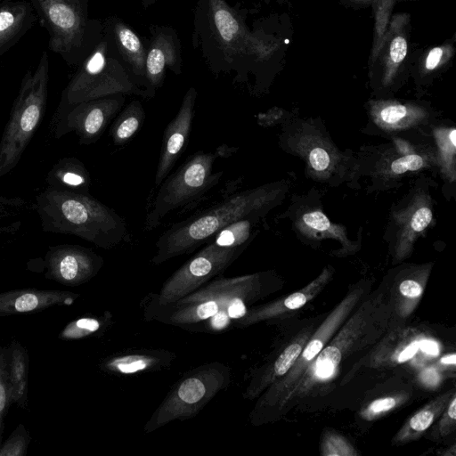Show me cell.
I'll use <instances>...</instances> for the list:
<instances>
[{
  "mask_svg": "<svg viewBox=\"0 0 456 456\" xmlns=\"http://www.w3.org/2000/svg\"><path fill=\"white\" fill-rule=\"evenodd\" d=\"M191 42L210 72L232 75L233 84L248 83L277 47L272 37L248 28L245 9L226 0H196Z\"/></svg>",
  "mask_w": 456,
  "mask_h": 456,
  "instance_id": "cell-1",
  "label": "cell"
},
{
  "mask_svg": "<svg viewBox=\"0 0 456 456\" xmlns=\"http://www.w3.org/2000/svg\"><path fill=\"white\" fill-rule=\"evenodd\" d=\"M400 322L385 292L363 298L274 410L285 411L303 400L330 394L344 363L370 350Z\"/></svg>",
  "mask_w": 456,
  "mask_h": 456,
  "instance_id": "cell-2",
  "label": "cell"
},
{
  "mask_svg": "<svg viewBox=\"0 0 456 456\" xmlns=\"http://www.w3.org/2000/svg\"><path fill=\"white\" fill-rule=\"evenodd\" d=\"M32 208L45 232L74 235L104 249L131 240L126 219L89 192L47 186Z\"/></svg>",
  "mask_w": 456,
  "mask_h": 456,
  "instance_id": "cell-3",
  "label": "cell"
},
{
  "mask_svg": "<svg viewBox=\"0 0 456 456\" xmlns=\"http://www.w3.org/2000/svg\"><path fill=\"white\" fill-rule=\"evenodd\" d=\"M278 194V188L273 185L243 191L173 224L158 238L156 254L151 262L159 265L191 253L233 222L260 217L275 203Z\"/></svg>",
  "mask_w": 456,
  "mask_h": 456,
  "instance_id": "cell-4",
  "label": "cell"
},
{
  "mask_svg": "<svg viewBox=\"0 0 456 456\" xmlns=\"http://www.w3.org/2000/svg\"><path fill=\"white\" fill-rule=\"evenodd\" d=\"M117 94L136 95L143 99L155 94L142 87L130 74L108 36L102 35L89 55L77 67L65 88L53 116L55 125L72 105Z\"/></svg>",
  "mask_w": 456,
  "mask_h": 456,
  "instance_id": "cell-5",
  "label": "cell"
},
{
  "mask_svg": "<svg viewBox=\"0 0 456 456\" xmlns=\"http://www.w3.org/2000/svg\"><path fill=\"white\" fill-rule=\"evenodd\" d=\"M49 37L48 48L77 67L99 42L102 20L89 16V0H28Z\"/></svg>",
  "mask_w": 456,
  "mask_h": 456,
  "instance_id": "cell-6",
  "label": "cell"
},
{
  "mask_svg": "<svg viewBox=\"0 0 456 456\" xmlns=\"http://www.w3.org/2000/svg\"><path fill=\"white\" fill-rule=\"evenodd\" d=\"M50 62L43 52L37 68L22 77L0 140V177L16 167L42 122L46 110Z\"/></svg>",
  "mask_w": 456,
  "mask_h": 456,
  "instance_id": "cell-7",
  "label": "cell"
},
{
  "mask_svg": "<svg viewBox=\"0 0 456 456\" xmlns=\"http://www.w3.org/2000/svg\"><path fill=\"white\" fill-rule=\"evenodd\" d=\"M221 153H225L221 148L195 152L163 180L148 209L145 232L156 229L167 215L188 206L219 183L223 172L213 173V165Z\"/></svg>",
  "mask_w": 456,
  "mask_h": 456,
  "instance_id": "cell-8",
  "label": "cell"
},
{
  "mask_svg": "<svg viewBox=\"0 0 456 456\" xmlns=\"http://www.w3.org/2000/svg\"><path fill=\"white\" fill-rule=\"evenodd\" d=\"M229 382L230 370L219 362L192 370L173 387L145 425V432L195 416Z\"/></svg>",
  "mask_w": 456,
  "mask_h": 456,
  "instance_id": "cell-9",
  "label": "cell"
},
{
  "mask_svg": "<svg viewBox=\"0 0 456 456\" xmlns=\"http://www.w3.org/2000/svg\"><path fill=\"white\" fill-rule=\"evenodd\" d=\"M442 343L427 328L400 322L389 330L358 363L372 369L404 367L419 370L442 354Z\"/></svg>",
  "mask_w": 456,
  "mask_h": 456,
  "instance_id": "cell-10",
  "label": "cell"
},
{
  "mask_svg": "<svg viewBox=\"0 0 456 456\" xmlns=\"http://www.w3.org/2000/svg\"><path fill=\"white\" fill-rule=\"evenodd\" d=\"M367 286L355 285L329 313L325 320L313 332L304 349L289 371L279 381L266 389L256 403V410H274L299 380L306 368L351 315L360 302L365 297Z\"/></svg>",
  "mask_w": 456,
  "mask_h": 456,
  "instance_id": "cell-11",
  "label": "cell"
},
{
  "mask_svg": "<svg viewBox=\"0 0 456 456\" xmlns=\"http://www.w3.org/2000/svg\"><path fill=\"white\" fill-rule=\"evenodd\" d=\"M263 286L262 273L233 278L218 277L172 304L214 299L218 304L219 312L200 331L219 332L227 330L232 321L236 322L247 314L248 307L263 294Z\"/></svg>",
  "mask_w": 456,
  "mask_h": 456,
  "instance_id": "cell-12",
  "label": "cell"
},
{
  "mask_svg": "<svg viewBox=\"0 0 456 456\" xmlns=\"http://www.w3.org/2000/svg\"><path fill=\"white\" fill-rule=\"evenodd\" d=\"M248 244L224 247L210 240L196 255L176 270L155 296V306L178 301L226 270L246 249Z\"/></svg>",
  "mask_w": 456,
  "mask_h": 456,
  "instance_id": "cell-13",
  "label": "cell"
},
{
  "mask_svg": "<svg viewBox=\"0 0 456 456\" xmlns=\"http://www.w3.org/2000/svg\"><path fill=\"white\" fill-rule=\"evenodd\" d=\"M411 15L393 13L379 46L369 57L370 82L378 88H390L409 67Z\"/></svg>",
  "mask_w": 456,
  "mask_h": 456,
  "instance_id": "cell-14",
  "label": "cell"
},
{
  "mask_svg": "<svg viewBox=\"0 0 456 456\" xmlns=\"http://www.w3.org/2000/svg\"><path fill=\"white\" fill-rule=\"evenodd\" d=\"M125 102L126 95L117 94L72 105L51 126L52 135L60 139L69 132H74L80 144H92L98 141Z\"/></svg>",
  "mask_w": 456,
  "mask_h": 456,
  "instance_id": "cell-15",
  "label": "cell"
},
{
  "mask_svg": "<svg viewBox=\"0 0 456 456\" xmlns=\"http://www.w3.org/2000/svg\"><path fill=\"white\" fill-rule=\"evenodd\" d=\"M42 264L46 279L76 287L88 282L99 273L103 258L89 248L59 244L48 248Z\"/></svg>",
  "mask_w": 456,
  "mask_h": 456,
  "instance_id": "cell-16",
  "label": "cell"
},
{
  "mask_svg": "<svg viewBox=\"0 0 456 456\" xmlns=\"http://www.w3.org/2000/svg\"><path fill=\"white\" fill-rule=\"evenodd\" d=\"M145 61V80L148 87L156 92L162 86L166 72L175 75L183 72L182 45L176 30L170 26L152 25L149 28Z\"/></svg>",
  "mask_w": 456,
  "mask_h": 456,
  "instance_id": "cell-17",
  "label": "cell"
},
{
  "mask_svg": "<svg viewBox=\"0 0 456 456\" xmlns=\"http://www.w3.org/2000/svg\"><path fill=\"white\" fill-rule=\"evenodd\" d=\"M197 97V89L193 86L188 88L176 115L165 128L154 179L156 187L169 175L185 147L195 113Z\"/></svg>",
  "mask_w": 456,
  "mask_h": 456,
  "instance_id": "cell-18",
  "label": "cell"
},
{
  "mask_svg": "<svg viewBox=\"0 0 456 456\" xmlns=\"http://www.w3.org/2000/svg\"><path fill=\"white\" fill-rule=\"evenodd\" d=\"M102 24L119 58L135 81L142 87L156 94L148 87L145 80L147 44L131 26L116 15L107 17Z\"/></svg>",
  "mask_w": 456,
  "mask_h": 456,
  "instance_id": "cell-19",
  "label": "cell"
},
{
  "mask_svg": "<svg viewBox=\"0 0 456 456\" xmlns=\"http://www.w3.org/2000/svg\"><path fill=\"white\" fill-rule=\"evenodd\" d=\"M333 273V270L327 266L314 280L299 290L276 301L249 309L243 318L235 322L236 326L247 327L260 322L273 320L304 307L323 290L332 279Z\"/></svg>",
  "mask_w": 456,
  "mask_h": 456,
  "instance_id": "cell-20",
  "label": "cell"
},
{
  "mask_svg": "<svg viewBox=\"0 0 456 456\" xmlns=\"http://www.w3.org/2000/svg\"><path fill=\"white\" fill-rule=\"evenodd\" d=\"M79 294L60 289H20L0 292V317L69 306Z\"/></svg>",
  "mask_w": 456,
  "mask_h": 456,
  "instance_id": "cell-21",
  "label": "cell"
},
{
  "mask_svg": "<svg viewBox=\"0 0 456 456\" xmlns=\"http://www.w3.org/2000/svg\"><path fill=\"white\" fill-rule=\"evenodd\" d=\"M431 271V265H416L401 271L395 278L389 302L396 318L404 322L418 307Z\"/></svg>",
  "mask_w": 456,
  "mask_h": 456,
  "instance_id": "cell-22",
  "label": "cell"
},
{
  "mask_svg": "<svg viewBox=\"0 0 456 456\" xmlns=\"http://www.w3.org/2000/svg\"><path fill=\"white\" fill-rule=\"evenodd\" d=\"M314 330H302L280 353L275 360L259 370L245 391L248 399L257 397L275 382L281 379L292 368Z\"/></svg>",
  "mask_w": 456,
  "mask_h": 456,
  "instance_id": "cell-23",
  "label": "cell"
},
{
  "mask_svg": "<svg viewBox=\"0 0 456 456\" xmlns=\"http://www.w3.org/2000/svg\"><path fill=\"white\" fill-rule=\"evenodd\" d=\"M395 258L401 261L411 252L414 240L430 224L433 214L427 196H417L396 217Z\"/></svg>",
  "mask_w": 456,
  "mask_h": 456,
  "instance_id": "cell-24",
  "label": "cell"
},
{
  "mask_svg": "<svg viewBox=\"0 0 456 456\" xmlns=\"http://www.w3.org/2000/svg\"><path fill=\"white\" fill-rule=\"evenodd\" d=\"M37 20L28 1L9 0L0 4V57L14 46Z\"/></svg>",
  "mask_w": 456,
  "mask_h": 456,
  "instance_id": "cell-25",
  "label": "cell"
},
{
  "mask_svg": "<svg viewBox=\"0 0 456 456\" xmlns=\"http://www.w3.org/2000/svg\"><path fill=\"white\" fill-rule=\"evenodd\" d=\"M453 393L454 388L445 391L410 416L394 436L392 444L402 445L422 437L443 413Z\"/></svg>",
  "mask_w": 456,
  "mask_h": 456,
  "instance_id": "cell-26",
  "label": "cell"
},
{
  "mask_svg": "<svg viewBox=\"0 0 456 456\" xmlns=\"http://www.w3.org/2000/svg\"><path fill=\"white\" fill-rule=\"evenodd\" d=\"M4 357L10 385L11 403L26 409L28 394L29 356L27 348L13 339L4 347Z\"/></svg>",
  "mask_w": 456,
  "mask_h": 456,
  "instance_id": "cell-27",
  "label": "cell"
},
{
  "mask_svg": "<svg viewBox=\"0 0 456 456\" xmlns=\"http://www.w3.org/2000/svg\"><path fill=\"white\" fill-rule=\"evenodd\" d=\"M45 181L50 187L76 192H89L91 186L87 168L74 157L60 159L47 173Z\"/></svg>",
  "mask_w": 456,
  "mask_h": 456,
  "instance_id": "cell-28",
  "label": "cell"
},
{
  "mask_svg": "<svg viewBox=\"0 0 456 456\" xmlns=\"http://www.w3.org/2000/svg\"><path fill=\"white\" fill-rule=\"evenodd\" d=\"M371 110L377 124L386 129H399L412 125L425 114L418 106L394 101L375 102Z\"/></svg>",
  "mask_w": 456,
  "mask_h": 456,
  "instance_id": "cell-29",
  "label": "cell"
},
{
  "mask_svg": "<svg viewBox=\"0 0 456 456\" xmlns=\"http://www.w3.org/2000/svg\"><path fill=\"white\" fill-rule=\"evenodd\" d=\"M456 53L455 37L424 51L416 60L414 74L419 80H428L452 62Z\"/></svg>",
  "mask_w": 456,
  "mask_h": 456,
  "instance_id": "cell-30",
  "label": "cell"
},
{
  "mask_svg": "<svg viewBox=\"0 0 456 456\" xmlns=\"http://www.w3.org/2000/svg\"><path fill=\"white\" fill-rule=\"evenodd\" d=\"M145 111L142 102L132 101L119 113L113 122L110 135L116 146L126 143L141 128L145 119Z\"/></svg>",
  "mask_w": 456,
  "mask_h": 456,
  "instance_id": "cell-31",
  "label": "cell"
},
{
  "mask_svg": "<svg viewBox=\"0 0 456 456\" xmlns=\"http://www.w3.org/2000/svg\"><path fill=\"white\" fill-rule=\"evenodd\" d=\"M167 355H161L160 353L131 354L112 357L102 362V368L110 372L135 373L138 371L151 370L162 362L167 363Z\"/></svg>",
  "mask_w": 456,
  "mask_h": 456,
  "instance_id": "cell-32",
  "label": "cell"
},
{
  "mask_svg": "<svg viewBox=\"0 0 456 456\" xmlns=\"http://www.w3.org/2000/svg\"><path fill=\"white\" fill-rule=\"evenodd\" d=\"M300 230L305 232L307 236L314 238H337L341 242L346 241V231L340 225L332 224L329 218L321 210H312L304 213L300 218Z\"/></svg>",
  "mask_w": 456,
  "mask_h": 456,
  "instance_id": "cell-33",
  "label": "cell"
},
{
  "mask_svg": "<svg viewBox=\"0 0 456 456\" xmlns=\"http://www.w3.org/2000/svg\"><path fill=\"white\" fill-rule=\"evenodd\" d=\"M21 197H6L0 195V236L12 235L22 225L21 216L32 208V204Z\"/></svg>",
  "mask_w": 456,
  "mask_h": 456,
  "instance_id": "cell-34",
  "label": "cell"
},
{
  "mask_svg": "<svg viewBox=\"0 0 456 456\" xmlns=\"http://www.w3.org/2000/svg\"><path fill=\"white\" fill-rule=\"evenodd\" d=\"M256 219L252 217L235 221L220 230L210 240L224 247L248 244L254 237L252 226Z\"/></svg>",
  "mask_w": 456,
  "mask_h": 456,
  "instance_id": "cell-35",
  "label": "cell"
},
{
  "mask_svg": "<svg viewBox=\"0 0 456 456\" xmlns=\"http://www.w3.org/2000/svg\"><path fill=\"white\" fill-rule=\"evenodd\" d=\"M108 320L106 316L78 318L66 324L57 337L66 341L82 339L101 331Z\"/></svg>",
  "mask_w": 456,
  "mask_h": 456,
  "instance_id": "cell-36",
  "label": "cell"
},
{
  "mask_svg": "<svg viewBox=\"0 0 456 456\" xmlns=\"http://www.w3.org/2000/svg\"><path fill=\"white\" fill-rule=\"evenodd\" d=\"M409 398L410 394L406 392L387 395L370 401L361 409L359 414L362 419L373 421L402 406Z\"/></svg>",
  "mask_w": 456,
  "mask_h": 456,
  "instance_id": "cell-37",
  "label": "cell"
},
{
  "mask_svg": "<svg viewBox=\"0 0 456 456\" xmlns=\"http://www.w3.org/2000/svg\"><path fill=\"white\" fill-rule=\"evenodd\" d=\"M436 138L444 173L454 180L456 130L453 127L438 129L436 131Z\"/></svg>",
  "mask_w": 456,
  "mask_h": 456,
  "instance_id": "cell-38",
  "label": "cell"
},
{
  "mask_svg": "<svg viewBox=\"0 0 456 456\" xmlns=\"http://www.w3.org/2000/svg\"><path fill=\"white\" fill-rule=\"evenodd\" d=\"M401 0H373L372 10L374 18L373 38L370 53L375 52L387 28L388 20L396 2Z\"/></svg>",
  "mask_w": 456,
  "mask_h": 456,
  "instance_id": "cell-39",
  "label": "cell"
},
{
  "mask_svg": "<svg viewBox=\"0 0 456 456\" xmlns=\"http://www.w3.org/2000/svg\"><path fill=\"white\" fill-rule=\"evenodd\" d=\"M322 456H357L355 447L342 435L335 431H328L322 436L321 443Z\"/></svg>",
  "mask_w": 456,
  "mask_h": 456,
  "instance_id": "cell-40",
  "label": "cell"
},
{
  "mask_svg": "<svg viewBox=\"0 0 456 456\" xmlns=\"http://www.w3.org/2000/svg\"><path fill=\"white\" fill-rule=\"evenodd\" d=\"M30 435L24 424H19L8 438L0 444V456H26Z\"/></svg>",
  "mask_w": 456,
  "mask_h": 456,
  "instance_id": "cell-41",
  "label": "cell"
},
{
  "mask_svg": "<svg viewBox=\"0 0 456 456\" xmlns=\"http://www.w3.org/2000/svg\"><path fill=\"white\" fill-rule=\"evenodd\" d=\"M436 420V424L429 433L431 439H441L450 436L456 428V393Z\"/></svg>",
  "mask_w": 456,
  "mask_h": 456,
  "instance_id": "cell-42",
  "label": "cell"
},
{
  "mask_svg": "<svg viewBox=\"0 0 456 456\" xmlns=\"http://www.w3.org/2000/svg\"><path fill=\"white\" fill-rule=\"evenodd\" d=\"M11 404L10 385L4 357V346L0 343V444L3 436L4 420Z\"/></svg>",
  "mask_w": 456,
  "mask_h": 456,
  "instance_id": "cell-43",
  "label": "cell"
},
{
  "mask_svg": "<svg viewBox=\"0 0 456 456\" xmlns=\"http://www.w3.org/2000/svg\"><path fill=\"white\" fill-rule=\"evenodd\" d=\"M427 165L425 158L416 153H404L392 161L387 168L389 175H402L408 171H416Z\"/></svg>",
  "mask_w": 456,
  "mask_h": 456,
  "instance_id": "cell-44",
  "label": "cell"
},
{
  "mask_svg": "<svg viewBox=\"0 0 456 456\" xmlns=\"http://www.w3.org/2000/svg\"><path fill=\"white\" fill-rule=\"evenodd\" d=\"M306 158L308 166L317 174L327 172L333 165V154L321 145L313 144Z\"/></svg>",
  "mask_w": 456,
  "mask_h": 456,
  "instance_id": "cell-45",
  "label": "cell"
},
{
  "mask_svg": "<svg viewBox=\"0 0 456 456\" xmlns=\"http://www.w3.org/2000/svg\"><path fill=\"white\" fill-rule=\"evenodd\" d=\"M444 379V371L434 363L426 365L418 370L419 383L428 389H436Z\"/></svg>",
  "mask_w": 456,
  "mask_h": 456,
  "instance_id": "cell-46",
  "label": "cell"
},
{
  "mask_svg": "<svg viewBox=\"0 0 456 456\" xmlns=\"http://www.w3.org/2000/svg\"><path fill=\"white\" fill-rule=\"evenodd\" d=\"M433 363L443 371L450 370L454 371L456 366V354L454 352L443 355L441 354Z\"/></svg>",
  "mask_w": 456,
  "mask_h": 456,
  "instance_id": "cell-47",
  "label": "cell"
},
{
  "mask_svg": "<svg viewBox=\"0 0 456 456\" xmlns=\"http://www.w3.org/2000/svg\"><path fill=\"white\" fill-rule=\"evenodd\" d=\"M340 3L347 7L354 9H362L371 7L373 0H339Z\"/></svg>",
  "mask_w": 456,
  "mask_h": 456,
  "instance_id": "cell-48",
  "label": "cell"
},
{
  "mask_svg": "<svg viewBox=\"0 0 456 456\" xmlns=\"http://www.w3.org/2000/svg\"><path fill=\"white\" fill-rule=\"evenodd\" d=\"M158 0H140L142 6L148 9L157 3Z\"/></svg>",
  "mask_w": 456,
  "mask_h": 456,
  "instance_id": "cell-49",
  "label": "cell"
},
{
  "mask_svg": "<svg viewBox=\"0 0 456 456\" xmlns=\"http://www.w3.org/2000/svg\"><path fill=\"white\" fill-rule=\"evenodd\" d=\"M4 1H9V0H0V3L4 2Z\"/></svg>",
  "mask_w": 456,
  "mask_h": 456,
  "instance_id": "cell-50",
  "label": "cell"
},
{
  "mask_svg": "<svg viewBox=\"0 0 456 456\" xmlns=\"http://www.w3.org/2000/svg\"><path fill=\"white\" fill-rule=\"evenodd\" d=\"M267 1V0H266Z\"/></svg>",
  "mask_w": 456,
  "mask_h": 456,
  "instance_id": "cell-51",
  "label": "cell"
}]
</instances>
